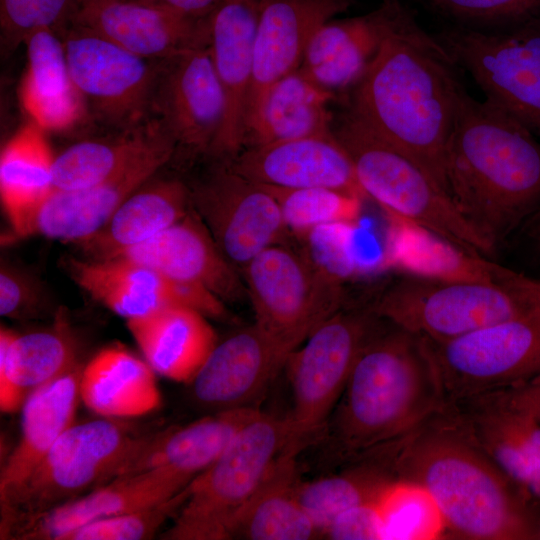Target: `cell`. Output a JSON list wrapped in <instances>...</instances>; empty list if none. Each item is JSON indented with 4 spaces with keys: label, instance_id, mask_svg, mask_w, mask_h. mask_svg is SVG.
<instances>
[{
    "label": "cell",
    "instance_id": "obj_20",
    "mask_svg": "<svg viewBox=\"0 0 540 540\" xmlns=\"http://www.w3.org/2000/svg\"><path fill=\"white\" fill-rule=\"evenodd\" d=\"M262 1L224 0L207 15L209 49L225 100L224 120L212 154L217 161H229L243 149Z\"/></svg>",
    "mask_w": 540,
    "mask_h": 540
},
{
    "label": "cell",
    "instance_id": "obj_49",
    "mask_svg": "<svg viewBox=\"0 0 540 540\" xmlns=\"http://www.w3.org/2000/svg\"><path fill=\"white\" fill-rule=\"evenodd\" d=\"M157 4L166 5L182 12L194 15L205 16L209 14L224 0H142Z\"/></svg>",
    "mask_w": 540,
    "mask_h": 540
},
{
    "label": "cell",
    "instance_id": "obj_7",
    "mask_svg": "<svg viewBox=\"0 0 540 540\" xmlns=\"http://www.w3.org/2000/svg\"><path fill=\"white\" fill-rule=\"evenodd\" d=\"M148 435L136 434L113 418L72 424L31 474L0 501V538L119 477Z\"/></svg>",
    "mask_w": 540,
    "mask_h": 540
},
{
    "label": "cell",
    "instance_id": "obj_42",
    "mask_svg": "<svg viewBox=\"0 0 540 540\" xmlns=\"http://www.w3.org/2000/svg\"><path fill=\"white\" fill-rule=\"evenodd\" d=\"M449 26L478 32L510 30L540 20V0H413Z\"/></svg>",
    "mask_w": 540,
    "mask_h": 540
},
{
    "label": "cell",
    "instance_id": "obj_3",
    "mask_svg": "<svg viewBox=\"0 0 540 540\" xmlns=\"http://www.w3.org/2000/svg\"><path fill=\"white\" fill-rule=\"evenodd\" d=\"M447 192L497 251L540 208V142L494 103L463 93L445 152Z\"/></svg>",
    "mask_w": 540,
    "mask_h": 540
},
{
    "label": "cell",
    "instance_id": "obj_32",
    "mask_svg": "<svg viewBox=\"0 0 540 540\" xmlns=\"http://www.w3.org/2000/svg\"><path fill=\"white\" fill-rule=\"evenodd\" d=\"M81 371L76 365L33 392L22 405L20 438L0 473V501L31 474L58 438L75 423Z\"/></svg>",
    "mask_w": 540,
    "mask_h": 540
},
{
    "label": "cell",
    "instance_id": "obj_1",
    "mask_svg": "<svg viewBox=\"0 0 540 540\" xmlns=\"http://www.w3.org/2000/svg\"><path fill=\"white\" fill-rule=\"evenodd\" d=\"M460 70L436 35L402 3L349 107L446 192L445 152L466 91Z\"/></svg>",
    "mask_w": 540,
    "mask_h": 540
},
{
    "label": "cell",
    "instance_id": "obj_31",
    "mask_svg": "<svg viewBox=\"0 0 540 540\" xmlns=\"http://www.w3.org/2000/svg\"><path fill=\"white\" fill-rule=\"evenodd\" d=\"M27 65L19 88L29 121L48 132L74 127L87 111L68 70L65 47L52 28L29 34L23 41Z\"/></svg>",
    "mask_w": 540,
    "mask_h": 540
},
{
    "label": "cell",
    "instance_id": "obj_46",
    "mask_svg": "<svg viewBox=\"0 0 540 540\" xmlns=\"http://www.w3.org/2000/svg\"><path fill=\"white\" fill-rule=\"evenodd\" d=\"M382 493L375 499L341 514L328 527L324 536L334 540L383 539L380 503Z\"/></svg>",
    "mask_w": 540,
    "mask_h": 540
},
{
    "label": "cell",
    "instance_id": "obj_15",
    "mask_svg": "<svg viewBox=\"0 0 540 540\" xmlns=\"http://www.w3.org/2000/svg\"><path fill=\"white\" fill-rule=\"evenodd\" d=\"M152 111L176 146L212 156L225 100L209 45L160 61Z\"/></svg>",
    "mask_w": 540,
    "mask_h": 540
},
{
    "label": "cell",
    "instance_id": "obj_5",
    "mask_svg": "<svg viewBox=\"0 0 540 540\" xmlns=\"http://www.w3.org/2000/svg\"><path fill=\"white\" fill-rule=\"evenodd\" d=\"M317 437L301 430L290 416L258 411L222 453L187 486L184 503L164 540H227L241 508L278 457L292 444Z\"/></svg>",
    "mask_w": 540,
    "mask_h": 540
},
{
    "label": "cell",
    "instance_id": "obj_19",
    "mask_svg": "<svg viewBox=\"0 0 540 540\" xmlns=\"http://www.w3.org/2000/svg\"><path fill=\"white\" fill-rule=\"evenodd\" d=\"M208 15V14H207ZM207 15L194 16L142 0L78 5L74 25L150 60H165L209 45Z\"/></svg>",
    "mask_w": 540,
    "mask_h": 540
},
{
    "label": "cell",
    "instance_id": "obj_8",
    "mask_svg": "<svg viewBox=\"0 0 540 540\" xmlns=\"http://www.w3.org/2000/svg\"><path fill=\"white\" fill-rule=\"evenodd\" d=\"M380 318L443 342L528 311L540 303V279L512 283L445 282L407 274L367 302Z\"/></svg>",
    "mask_w": 540,
    "mask_h": 540
},
{
    "label": "cell",
    "instance_id": "obj_45",
    "mask_svg": "<svg viewBox=\"0 0 540 540\" xmlns=\"http://www.w3.org/2000/svg\"><path fill=\"white\" fill-rule=\"evenodd\" d=\"M73 0H0L1 30L10 46L32 32L52 28L68 12Z\"/></svg>",
    "mask_w": 540,
    "mask_h": 540
},
{
    "label": "cell",
    "instance_id": "obj_6",
    "mask_svg": "<svg viewBox=\"0 0 540 540\" xmlns=\"http://www.w3.org/2000/svg\"><path fill=\"white\" fill-rule=\"evenodd\" d=\"M365 197L402 218L486 257L496 251L461 216L448 193L411 157L380 137L350 108L333 125Z\"/></svg>",
    "mask_w": 540,
    "mask_h": 540
},
{
    "label": "cell",
    "instance_id": "obj_38",
    "mask_svg": "<svg viewBox=\"0 0 540 540\" xmlns=\"http://www.w3.org/2000/svg\"><path fill=\"white\" fill-rule=\"evenodd\" d=\"M54 160L47 133L31 121L2 148L0 197L12 229L54 189Z\"/></svg>",
    "mask_w": 540,
    "mask_h": 540
},
{
    "label": "cell",
    "instance_id": "obj_14",
    "mask_svg": "<svg viewBox=\"0 0 540 540\" xmlns=\"http://www.w3.org/2000/svg\"><path fill=\"white\" fill-rule=\"evenodd\" d=\"M188 188L193 210L240 274L263 250L285 242L288 232L274 196L228 162L217 161Z\"/></svg>",
    "mask_w": 540,
    "mask_h": 540
},
{
    "label": "cell",
    "instance_id": "obj_43",
    "mask_svg": "<svg viewBox=\"0 0 540 540\" xmlns=\"http://www.w3.org/2000/svg\"><path fill=\"white\" fill-rule=\"evenodd\" d=\"M187 496V487L173 498L132 512L95 520L64 533L59 540L151 539L175 515Z\"/></svg>",
    "mask_w": 540,
    "mask_h": 540
},
{
    "label": "cell",
    "instance_id": "obj_27",
    "mask_svg": "<svg viewBox=\"0 0 540 540\" xmlns=\"http://www.w3.org/2000/svg\"><path fill=\"white\" fill-rule=\"evenodd\" d=\"M390 220L385 263L400 274L445 282L501 284L523 276L425 227L395 216Z\"/></svg>",
    "mask_w": 540,
    "mask_h": 540
},
{
    "label": "cell",
    "instance_id": "obj_28",
    "mask_svg": "<svg viewBox=\"0 0 540 540\" xmlns=\"http://www.w3.org/2000/svg\"><path fill=\"white\" fill-rule=\"evenodd\" d=\"M333 99L300 67L286 74L248 109L243 148L333 133Z\"/></svg>",
    "mask_w": 540,
    "mask_h": 540
},
{
    "label": "cell",
    "instance_id": "obj_9",
    "mask_svg": "<svg viewBox=\"0 0 540 540\" xmlns=\"http://www.w3.org/2000/svg\"><path fill=\"white\" fill-rule=\"evenodd\" d=\"M241 276L254 324L288 355L346 305L344 286L326 278L302 250L285 242L259 253Z\"/></svg>",
    "mask_w": 540,
    "mask_h": 540
},
{
    "label": "cell",
    "instance_id": "obj_33",
    "mask_svg": "<svg viewBox=\"0 0 540 540\" xmlns=\"http://www.w3.org/2000/svg\"><path fill=\"white\" fill-rule=\"evenodd\" d=\"M258 411L246 408L213 412L188 425L149 434L120 476L170 467L195 478Z\"/></svg>",
    "mask_w": 540,
    "mask_h": 540
},
{
    "label": "cell",
    "instance_id": "obj_29",
    "mask_svg": "<svg viewBox=\"0 0 540 540\" xmlns=\"http://www.w3.org/2000/svg\"><path fill=\"white\" fill-rule=\"evenodd\" d=\"M312 441L288 447L235 516L227 535L243 540H309L321 533L303 508L297 456Z\"/></svg>",
    "mask_w": 540,
    "mask_h": 540
},
{
    "label": "cell",
    "instance_id": "obj_13",
    "mask_svg": "<svg viewBox=\"0 0 540 540\" xmlns=\"http://www.w3.org/2000/svg\"><path fill=\"white\" fill-rule=\"evenodd\" d=\"M63 43L71 80L87 108L124 130L143 124L152 111L161 60L138 56L77 25Z\"/></svg>",
    "mask_w": 540,
    "mask_h": 540
},
{
    "label": "cell",
    "instance_id": "obj_24",
    "mask_svg": "<svg viewBox=\"0 0 540 540\" xmlns=\"http://www.w3.org/2000/svg\"><path fill=\"white\" fill-rule=\"evenodd\" d=\"M193 479L170 467L123 475L19 524L5 539L59 540L64 533L86 523L167 501Z\"/></svg>",
    "mask_w": 540,
    "mask_h": 540
},
{
    "label": "cell",
    "instance_id": "obj_39",
    "mask_svg": "<svg viewBox=\"0 0 540 540\" xmlns=\"http://www.w3.org/2000/svg\"><path fill=\"white\" fill-rule=\"evenodd\" d=\"M348 464L338 474L301 483V504L322 536L341 514L375 499L397 479L376 452Z\"/></svg>",
    "mask_w": 540,
    "mask_h": 540
},
{
    "label": "cell",
    "instance_id": "obj_40",
    "mask_svg": "<svg viewBox=\"0 0 540 540\" xmlns=\"http://www.w3.org/2000/svg\"><path fill=\"white\" fill-rule=\"evenodd\" d=\"M276 199L288 233L305 236L329 224L355 226L364 198L345 191L316 187L286 189L264 185Z\"/></svg>",
    "mask_w": 540,
    "mask_h": 540
},
{
    "label": "cell",
    "instance_id": "obj_30",
    "mask_svg": "<svg viewBox=\"0 0 540 540\" xmlns=\"http://www.w3.org/2000/svg\"><path fill=\"white\" fill-rule=\"evenodd\" d=\"M126 324L155 373L175 382L190 384L218 343L207 317L183 305H170Z\"/></svg>",
    "mask_w": 540,
    "mask_h": 540
},
{
    "label": "cell",
    "instance_id": "obj_34",
    "mask_svg": "<svg viewBox=\"0 0 540 540\" xmlns=\"http://www.w3.org/2000/svg\"><path fill=\"white\" fill-rule=\"evenodd\" d=\"M80 400L105 418H131L161 406L156 373L146 360L111 346L100 350L82 368Z\"/></svg>",
    "mask_w": 540,
    "mask_h": 540
},
{
    "label": "cell",
    "instance_id": "obj_50",
    "mask_svg": "<svg viewBox=\"0 0 540 540\" xmlns=\"http://www.w3.org/2000/svg\"><path fill=\"white\" fill-rule=\"evenodd\" d=\"M524 230L530 241L533 254L540 264V208L524 223Z\"/></svg>",
    "mask_w": 540,
    "mask_h": 540
},
{
    "label": "cell",
    "instance_id": "obj_44",
    "mask_svg": "<svg viewBox=\"0 0 540 540\" xmlns=\"http://www.w3.org/2000/svg\"><path fill=\"white\" fill-rule=\"evenodd\" d=\"M353 228L348 224H329L300 238L301 250L310 263L326 278L342 286L361 270L352 244Z\"/></svg>",
    "mask_w": 540,
    "mask_h": 540
},
{
    "label": "cell",
    "instance_id": "obj_23",
    "mask_svg": "<svg viewBox=\"0 0 540 540\" xmlns=\"http://www.w3.org/2000/svg\"><path fill=\"white\" fill-rule=\"evenodd\" d=\"M226 162L262 185L332 188L365 198L351 159L334 133L245 147Z\"/></svg>",
    "mask_w": 540,
    "mask_h": 540
},
{
    "label": "cell",
    "instance_id": "obj_22",
    "mask_svg": "<svg viewBox=\"0 0 540 540\" xmlns=\"http://www.w3.org/2000/svg\"><path fill=\"white\" fill-rule=\"evenodd\" d=\"M113 257L149 267L175 282L201 286L224 303L248 299L241 274L222 254L193 208L156 236L109 258Z\"/></svg>",
    "mask_w": 540,
    "mask_h": 540
},
{
    "label": "cell",
    "instance_id": "obj_37",
    "mask_svg": "<svg viewBox=\"0 0 540 540\" xmlns=\"http://www.w3.org/2000/svg\"><path fill=\"white\" fill-rule=\"evenodd\" d=\"M169 139L172 138L156 120L125 130L116 139L76 143L55 157L53 187L76 190L104 183Z\"/></svg>",
    "mask_w": 540,
    "mask_h": 540
},
{
    "label": "cell",
    "instance_id": "obj_41",
    "mask_svg": "<svg viewBox=\"0 0 540 540\" xmlns=\"http://www.w3.org/2000/svg\"><path fill=\"white\" fill-rule=\"evenodd\" d=\"M380 503L383 539L447 538L436 504L418 484L397 478L383 491Z\"/></svg>",
    "mask_w": 540,
    "mask_h": 540
},
{
    "label": "cell",
    "instance_id": "obj_17",
    "mask_svg": "<svg viewBox=\"0 0 540 540\" xmlns=\"http://www.w3.org/2000/svg\"><path fill=\"white\" fill-rule=\"evenodd\" d=\"M442 412L515 483L540 499V421L504 390L445 403Z\"/></svg>",
    "mask_w": 540,
    "mask_h": 540
},
{
    "label": "cell",
    "instance_id": "obj_10",
    "mask_svg": "<svg viewBox=\"0 0 540 540\" xmlns=\"http://www.w3.org/2000/svg\"><path fill=\"white\" fill-rule=\"evenodd\" d=\"M425 340L445 403L507 389L540 373V303L452 340Z\"/></svg>",
    "mask_w": 540,
    "mask_h": 540
},
{
    "label": "cell",
    "instance_id": "obj_51",
    "mask_svg": "<svg viewBox=\"0 0 540 540\" xmlns=\"http://www.w3.org/2000/svg\"><path fill=\"white\" fill-rule=\"evenodd\" d=\"M115 1H123V0H77L78 5L90 4V3H108V2H115Z\"/></svg>",
    "mask_w": 540,
    "mask_h": 540
},
{
    "label": "cell",
    "instance_id": "obj_25",
    "mask_svg": "<svg viewBox=\"0 0 540 540\" xmlns=\"http://www.w3.org/2000/svg\"><path fill=\"white\" fill-rule=\"evenodd\" d=\"M351 5L352 0L262 1L247 111L271 84L301 66L317 30Z\"/></svg>",
    "mask_w": 540,
    "mask_h": 540
},
{
    "label": "cell",
    "instance_id": "obj_35",
    "mask_svg": "<svg viewBox=\"0 0 540 540\" xmlns=\"http://www.w3.org/2000/svg\"><path fill=\"white\" fill-rule=\"evenodd\" d=\"M60 323L48 330L17 334L0 330V409H21L36 390L77 364L75 345Z\"/></svg>",
    "mask_w": 540,
    "mask_h": 540
},
{
    "label": "cell",
    "instance_id": "obj_2",
    "mask_svg": "<svg viewBox=\"0 0 540 540\" xmlns=\"http://www.w3.org/2000/svg\"><path fill=\"white\" fill-rule=\"evenodd\" d=\"M397 478L433 499L447 537L540 538L532 497L439 411L407 435L379 447Z\"/></svg>",
    "mask_w": 540,
    "mask_h": 540
},
{
    "label": "cell",
    "instance_id": "obj_11",
    "mask_svg": "<svg viewBox=\"0 0 540 540\" xmlns=\"http://www.w3.org/2000/svg\"><path fill=\"white\" fill-rule=\"evenodd\" d=\"M436 37L485 99L540 138V20L499 32L447 25Z\"/></svg>",
    "mask_w": 540,
    "mask_h": 540
},
{
    "label": "cell",
    "instance_id": "obj_12",
    "mask_svg": "<svg viewBox=\"0 0 540 540\" xmlns=\"http://www.w3.org/2000/svg\"><path fill=\"white\" fill-rule=\"evenodd\" d=\"M381 321L368 303L346 304L288 355L290 417L301 430L317 437L324 429L361 350Z\"/></svg>",
    "mask_w": 540,
    "mask_h": 540
},
{
    "label": "cell",
    "instance_id": "obj_4",
    "mask_svg": "<svg viewBox=\"0 0 540 540\" xmlns=\"http://www.w3.org/2000/svg\"><path fill=\"white\" fill-rule=\"evenodd\" d=\"M444 405L426 340L382 319L335 407L332 448L338 459L350 463L407 435Z\"/></svg>",
    "mask_w": 540,
    "mask_h": 540
},
{
    "label": "cell",
    "instance_id": "obj_36",
    "mask_svg": "<svg viewBox=\"0 0 540 540\" xmlns=\"http://www.w3.org/2000/svg\"><path fill=\"white\" fill-rule=\"evenodd\" d=\"M192 209L188 185L175 179L146 182L95 235L79 243L89 259H105L141 244L184 218Z\"/></svg>",
    "mask_w": 540,
    "mask_h": 540
},
{
    "label": "cell",
    "instance_id": "obj_16",
    "mask_svg": "<svg viewBox=\"0 0 540 540\" xmlns=\"http://www.w3.org/2000/svg\"><path fill=\"white\" fill-rule=\"evenodd\" d=\"M65 268L80 288L126 321L170 305L193 308L207 318L231 319L226 303L207 289L172 281L128 259L68 258Z\"/></svg>",
    "mask_w": 540,
    "mask_h": 540
},
{
    "label": "cell",
    "instance_id": "obj_47",
    "mask_svg": "<svg viewBox=\"0 0 540 540\" xmlns=\"http://www.w3.org/2000/svg\"><path fill=\"white\" fill-rule=\"evenodd\" d=\"M37 303L35 286L18 270L1 264L0 271V314L19 318Z\"/></svg>",
    "mask_w": 540,
    "mask_h": 540
},
{
    "label": "cell",
    "instance_id": "obj_48",
    "mask_svg": "<svg viewBox=\"0 0 540 540\" xmlns=\"http://www.w3.org/2000/svg\"><path fill=\"white\" fill-rule=\"evenodd\" d=\"M503 390L516 406L540 421V373L523 383Z\"/></svg>",
    "mask_w": 540,
    "mask_h": 540
},
{
    "label": "cell",
    "instance_id": "obj_26",
    "mask_svg": "<svg viewBox=\"0 0 540 540\" xmlns=\"http://www.w3.org/2000/svg\"><path fill=\"white\" fill-rule=\"evenodd\" d=\"M400 0H381L373 11L331 19L311 38L300 68L331 93L355 87L375 57Z\"/></svg>",
    "mask_w": 540,
    "mask_h": 540
},
{
    "label": "cell",
    "instance_id": "obj_18",
    "mask_svg": "<svg viewBox=\"0 0 540 540\" xmlns=\"http://www.w3.org/2000/svg\"><path fill=\"white\" fill-rule=\"evenodd\" d=\"M176 145L169 139L112 179L89 188L53 189L13 229L17 237L41 235L77 244L99 232L118 207L164 166Z\"/></svg>",
    "mask_w": 540,
    "mask_h": 540
},
{
    "label": "cell",
    "instance_id": "obj_21",
    "mask_svg": "<svg viewBox=\"0 0 540 540\" xmlns=\"http://www.w3.org/2000/svg\"><path fill=\"white\" fill-rule=\"evenodd\" d=\"M287 357L254 323L238 329L216 344L189 384L192 397L213 412L258 409Z\"/></svg>",
    "mask_w": 540,
    "mask_h": 540
}]
</instances>
